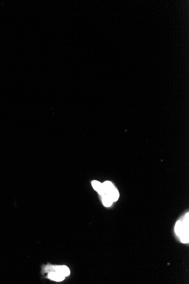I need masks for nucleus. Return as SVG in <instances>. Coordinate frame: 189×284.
<instances>
[{"instance_id": "nucleus-7", "label": "nucleus", "mask_w": 189, "mask_h": 284, "mask_svg": "<svg viewBox=\"0 0 189 284\" xmlns=\"http://www.w3.org/2000/svg\"><path fill=\"white\" fill-rule=\"evenodd\" d=\"M107 194H108L109 196V197L111 198V199L113 201H116L117 200H118V198H119V192H118V190L114 188L113 189H112L111 191H110L109 193Z\"/></svg>"}, {"instance_id": "nucleus-6", "label": "nucleus", "mask_w": 189, "mask_h": 284, "mask_svg": "<svg viewBox=\"0 0 189 284\" xmlns=\"http://www.w3.org/2000/svg\"><path fill=\"white\" fill-rule=\"evenodd\" d=\"M102 196H103L102 201H103V203L104 206L106 207H110L113 204V201H112V200L111 199V198L109 197V195L107 194H105Z\"/></svg>"}, {"instance_id": "nucleus-3", "label": "nucleus", "mask_w": 189, "mask_h": 284, "mask_svg": "<svg viewBox=\"0 0 189 284\" xmlns=\"http://www.w3.org/2000/svg\"><path fill=\"white\" fill-rule=\"evenodd\" d=\"M92 185L94 189L96 191L100 194L103 196L105 194V192L103 188V185L99 181L97 180H94L92 181Z\"/></svg>"}, {"instance_id": "nucleus-4", "label": "nucleus", "mask_w": 189, "mask_h": 284, "mask_svg": "<svg viewBox=\"0 0 189 284\" xmlns=\"http://www.w3.org/2000/svg\"><path fill=\"white\" fill-rule=\"evenodd\" d=\"M175 232L176 233V234L179 237H181L183 234L184 226H183L182 222L181 221H178L176 223L175 226Z\"/></svg>"}, {"instance_id": "nucleus-1", "label": "nucleus", "mask_w": 189, "mask_h": 284, "mask_svg": "<svg viewBox=\"0 0 189 284\" xmlns=\"http://www.w3.org/2000/svg\"><path fill=\"white\" fill-rule=\"evenodd\" d=\"M53 270H54L55 272H58L64 276L66 277L70 275V271L69 268L66 267L65 265H62V266H55L53 267Z\"/></svg>"}, {"instance_id": "nucleus-5", "label": "nucleus", "mask_w": 189, "mask_h": 284, "mask_svg": "<svg viewBox=\"0 0 189 284\" xmlns=\"http://www.w3.org/2000/svg\"><path fill=\"white\" fill-rule=\"evenodd\" d=\"M102 185H103V188L105 192V194L109 193L110 191H111L114 188L112 183L109 181H105L103 183H102Z\"/></svg>"}, {"instance_id": "nucleus-2", "label": "nucleus", "mask_w": 189, "mask_h": 284, "mask_svg": "<svg viewBox=\"0 0 189 284\" xmlns=\"http://www.w3.org/2000/svg\"><path fill=\"white\" fill-rule=\"evenodd\" d=\"M48 277L49 279H52L53 281H57V282H60L65 279V276H64L63 275L55 271L51 272L50 273H49Z\"/></svg>"}]
</instances>
